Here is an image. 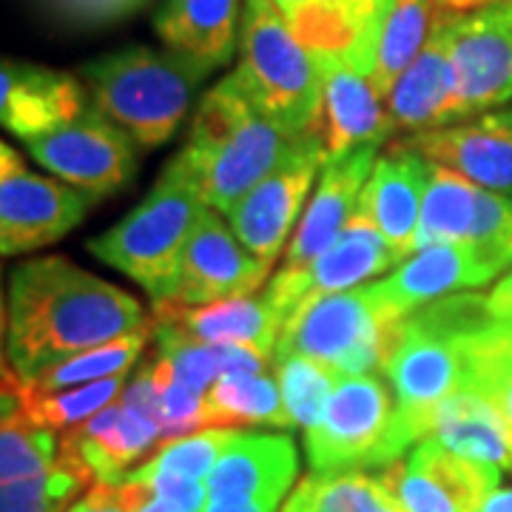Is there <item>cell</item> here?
Listing matches in <instances>:
<instances>
[{"instance_id": "cell-28", "label": "cell", "mask_w": 512, "mask_h": 512, "mask_svg": "<svg viewBox=\"0 0 512 512\" xmlns=\"http://www.w3.org/2000/svg\"><path fill=\"white\" fill-rule=\"evenodd\" d=\"M433 439H439L458 456L484 461L501 470L512 467V450L504 421L473 390H461L444 402L433 424Z\"/></svg>"}, {"instance_id": "cell-33", "label": "cell", "mask_w": 512, "mask_h": 512, "mask_svg": "<svg viewBox=\"0 0 512 512\" xmlns=\"http://www.w3.org/2000/svg\"><path fill=\"white\" fill-rule=\"evenodd\" d=\"M271 365H274V376L282 390V402H285L293 430L308 433L322 419L330 393L336 390L342 376L333 367L308 356H299V353L274 356Z\"/></svg>"}, {"instance_id": "cell-42", "label": "cell", "mask_w": 512, "mask_h": 512, "mask_svg": "<svg viewBox=\"0 0 512 512\" xmlns=\"http://www.w3.org/2000/svg\"><path fill=\"white\" fill-rule=\"evenodd\" d=\"M439 12H447V15H464V12H476L481 6H490V3H498V0H433Z\"/></svg>"}, {"instance_id": "cell-10", "label": "cell", "mask_w": 512, "mask_h": 512, "mask_svg": "<svg viewBox=\"0 0 512 512\" xmlns=\"http://www.w3.org/2000/svg\"><path fill=\"white\" fill-rule=\"evenodd\" d=\"M23 146L57 180L94 194L97 200L126 188L140 165V146L94 106L49 134L26 137Z\"/></svg>"}, {"instance_id": "cell-1", "label": "cell", "mask_w": 512, "mask_h": 512, "mask_svg": "<svg viewBox=\"0 0 512 512\" xmlns=\"http://www.w3.org/2000/svg\"><path fill=\"white\" fill-rule=\"evenodd\" d=\"M151 328V316L123 288L66 256H37L9 279L6 362L23 379L74 353Z\"/></svg>"}, {"instance_id": "cell-32", "label": "cell", "mask_w": 512, "mask_h": 512, "mask_svg": "<svg viewBox=\"0 0 512 512\" xmlns=\"http://www.w3.org/2000/svg\"><path fill=\"white\" fill-rule=\"evenodd\" d=\"M279 512H404L387 493L379 476L370 473H311L296 484Z\"/></svg>"}, {"instance_id": "cell-31", "label": "cell", "mask_w": 512, "mask_h": 512, "mask_svg": "<svg viewBox=\"0 0 512 512\" xmlns=\"http://www.w3.org/2000/svg\"><path fill=\"white\" fill-rule=\"evenodd\" d=\"M464 359V390H473L501 416L512 450V325L490 319L467 339Z\"/></svg>"}, {"instance_id": "cell-23", "label": "cell", "mask_w": 512, "mask_h": 512, "mask_svg": "<svg viewBox=\"0 0 512 512\" xmlns=\"http://www.w3.org/2000/svg\"><path fill=\"white\" fill-rule=\"evenodd\" d=\"M92 106L86 83L69 72L3 60L0 72V120L20 140L49 134L72 123Z\"/></svg>"}, {"instance_id": "cell-18", "label": "cell", "mask_w": 512, "mask_h": 512, "mask_svg": "<svg viewBox=\"0 0 512 512\" xmlns=\"http://www.w3.org/2000/svg\"><path fill=\"white\" fill-rule=\"evenodd\" d=\"M501 271H507V265L476 245H433L404 259L379 282H370V291L387 311L407 319L436 299L490 285Z\"/></svg>"}, {"instance_id": "cell-27", "label": "cell", "mask_w": 512, "mask_h": 512, "mask_svg": "<svg viewBox=\"0 0 512 512\" xmlns=\"http://www.w3.org/2000/svg\"><path fill=\"white\" fill-rule=\"evenodd\" d=\"M208 430H248L279 427L293 430L276 376L268 373H228L205 393Z\"/></svg>"}, {"instance_id": "cell-19", "label": "cell", "mask_w": 512, "mask_h": 512, "mask_svg": "<svg viewBox=\"0 0 512 512\" xmlns=\"http://www.w3.org/2000/svg\"><path fill=\"white\" fill-rule=\"evenodd\" d=\"M376 160H379V154L373 146L356 148V151L325 160L311 200H308V208L288 242L285 265H282L279 276L305 274L313 262L345 234V228L356 214L359 197L373 174Z\"/></svg>"}, {"instance_id": "cell-37", "label": "cell", "mask_w": 512, "mask_h": 512, "mask_svg": "<svg viewBox=\"0 0 512 512\" xmlns=\"http://www.w3.org/2000/svg\"><path fill=\"white\" fill-rule=\"evenodd\" d=\"M0 416V481L40 476L55 467L60 456V436H55V430L35 427L12 404H3Z\"/></svg>"}, {"instance_id": "cell-39", "label": "cell", "mask_w": 512, "mask_h": 512, "mask_svg": "<svg viewBox=\"0 0 512 512\" xmlns=\"http://www.w3.org/2000/svg\"><path fill=\"white\" fill-rule=\"evenodd\" d=\"M487 313L495 322L512 325V271L501 276L493 285V291L487 293Z\"/></svg>"}, {"instance_id": "cell-36", "label": "cell", "mask_w": 512, "mask_h": 512, "mask_svg": "<svg viewBox=\"0 0 512 512\" xmlns=\"http://www.w3.org/2000/svg\"><path fill=\"white\" fill-rule=\"evenodd\" d=\"M89 484H94L89 470L60 453L55 467L40 476L0 481V512H63Z\"/></svg>"}, {"instance_id": "cell-41", "label": "cell", "mask_w": 512, "mask_h": 512, "mask_svg": "<svg viewBox=\"0 0 512 512\" xmlns=\"http://www.w3.org/2000/svg\"><path fill=\"white\" fill-rule=\"evenodd\" d=\"M276 9L282 12V15H288L293 9H299V6H305V3H313V0H274ZM342 3H348L353 9H359V12H365L370 18H376V9H373V0H342ZM379 20V18H376Z\"/></svg>"}, {"instance_id": "cell-34", "label": "cell", "mask_w": 512, "mask_h": 512, "mask_svg": "<svg viewBox=\"0 0 512 512\" xmlns=\"http://www.w3.org/2000/svg\"><path fill=\"white\" fill-rule=\"evenodd\" d=\"M151 333H154V325L140 330V333L123 336V339H114L109 345H97V348L83 350V353H74L69 359L46 367L43 373H37L29 382L40 390H66V387H80V384L126 376L134 362L140 359Z\"/></svg>"}, {"instance_id": "cell-14", "label": "cell", "mask_w": 512, "mask_h": 512, "mask_svg": "<svg viewBox=\"0 0 512 512\" xmlns=\"http://www.w3.org/2000/svg\"><path fill=\"white\" fill-rule=\"evenodd\" d=\"M268 271L271 265L259 262L239 242L231 225L222 222L217 211L205 205L200 222L185 245L180 279L168 302L197 308V305H214L228 299H245L262 288Z\"/></svg>"}, {"instance_id": "cell-2", "label": "cell", "mask_w": 512, "mask_h": 512, "mask_svg": "<svg viewBox=\"0 0 512 512\" xmlns=\"http://www.w3.org/2000/svg\"><path fill=\"white\" fill-rule=\"evenodd\" d=\"M490 319L487 296L470 291L436 299L404 319L399 345L382 370L396 396V447L402 456L433 436L444 402L464 390V345Z\"/></svg>"}, {"instance_id": "cell-44", "label": "cell", "mask_w": 512, "mask_h": 512, "mask_svg": "<svg viewBox=\"0 0 512 512\" xmlns=\"http://www.w3.org/2000/svg\"><path fill=\"white\" fill-rule=\"evenodd\" d=\"M396 0H373V9H376V18L382 23V18L390 12V6H393Z\"/></svg>"}, {"instance_id": "cell-35", "label": "cell", "mask_w": 512, "mask_h": 512, "mask_svg": "<svg viewBox=\"0 0 512 512\" xmlns=\"http://www.w3.org/2000/svg\"><path fill=\"white\" fill-rule=\"evenodd\" d=\"M239 430H200L194 436L163 441L154 456L143 467L131 470L126 481L146 484L154 478H177V481H208L211 467L222 456L225 444L237 436Z\"/></svg>"}, {"instance_id": "cell-5", "label": "cell", "mask_w": 512, "mask_h": 512, "mask_svg": "<svg viewBox=\"0 0 512 512\" xmlns=\"http://www.w3.org/2000/svg\"><path fill=\"white\" fill-rule=\"evenodd\" d=\"M202 208L194 174L183 154H177L134 211L106 234L89 239V251L137 282L151 302H168Z\"/></svg>"}, {"instance_id": "cell-13", "label": "cell", "mask_w": 512, "mask_h": 512, "mask_svg": "<svg viewBox=\"0 0 512 512\" xmlns=\"http://www.w3.org/2000/svg\"><path fill=\"white\" fill-rule=\"evenodd\" d=\"M447 29L461 120L512 103V0L450 15Z\"/></svg>"}, {"instance_id": "cell-7", "label": "cell", "mask_w": 512, "mask_h": 512, "mask_svg": "<svg viewBox=\"0 0 512 512\" xmlns=\"http://www.w3.org/2000/svg\"><path fill=\"white\" fill-rule=\"evenodd\" d=\"M404 316L387 311L370 285L319 296L285 322L274 356L299 353L339 376L384 370L399 345Z\"/></svg>"}, {"instance_id": "cell-20", "label": "cell", "mask_w": 512, "mask_h": 512, "mask_svg": "<svg viewBox=\"0 0 512 512\" xmlns=\"http://www.w3.org/2000/svg\"><path fill=\"white\" fill-rule=\"evenodd\" d=\"M402 143L487 191L512 197V106L407 134Z\"/></svg>"}, {"instance_id": "cell-38", "label": "cell", "mask_w": 512, "mask_h": 512, "mask_svg": "<svg viewBox=\"0 0 512 512\" xmlns=\"http://www.w3.org/2000/svg\"><path fill=\"white\" fill-rule=\"evenodd\" d=\"M148 487L123 481V484H92V490L66 512H137L148 498Z\"/></svg>"}, {"instance_id": "cell-17", "label": "cell", "mask_w": 512, "mask_h": 512, "mask_svg": "<svg viewBox=\"0 0 512 512\" xmlns=\"http://www.w3.org/2000/svg\"><path fill=\"white\" fill-rule=\"evenodd\" d=\"M299 456L285 433H242L225 444L208 473V501L276 512L296 481Z\"/></svg>"}, {"instance_id": "cell-30", "label": "cell", "mask_w": 512, "mask_h": 512, "mask_svg": "<svg viewBox=\"0 0 512 512\" xmlns=\"http://www.w3.org/2000/svg\"><path fill=\"white\" fill-rule=\"evenodd\" d=\"M436 18H439V9L433 0H396L382 18L379 37H376L373 83L384 94V100L393 89V83L410 69V63L427 46Z\"/></svg>"}, {"instance_id": "cell-40", "label": "cell", "mask_w": 512, "mask_h": 512, "mask_svg": "<svg viewBox=\"0 0 512 512\" xmlns=\"http://www.w3.org/2000/svg\"><path fill=\"white\" fill-rule=\"evenodd\" d=\"M476 512H512V487H495L484 495V501L478 504Z\"/></svg>"}, {"instance_id": "cell-9", "label": "cell", "mask_w": 512, "mask_h": 512, "mask_svg": "<svg viewBox=\"0 0 512 512\" xmlns=\"http://www.w3.org/2000/svg\"><path fill=\"white\" fill-rule=\"evenodd\" d=\"M325 160L328 148L322 134L299 137L291 154L225 214L231 231L259 262L274 268L279 254L288 251Z\"/></svg>"}, {"instance_id": "cell-22", "label": "cell", "mask_w": 512, "mask_h": 512, "mask_svg": "<svg viewBox=\"0 0 512 512\" xmlns=\"http://www.w3.org/2000/svg\"><path fill=\"white\" fill-rule=\"evenodd\" d=\"M447 20L450 15L439 12L427 46L387 94V111L396 131L416 134V131L461 123L458 77L450 52Z\"/></svg>"}, {"instance_id": "cell-8", "label": "cell", "mask_w": 512, "mask_h": 512, "mask_svg": "<svg viewBox=\"0 0 512 512\" xmlns=\"http://www.w3.org/2000/svg\"><path fill=\"white\" fill-rule=\"evenodd\" d=\"M311 473H373L402 453L396 447V396L376 373L342 376L319 424L305 433Z\"/></svg>"}, {"instance_id": "cell-3", "label": "cell", "mask_w": 512, "mask_h": 512, "mask_svg": "<svg viewBox=\"0 0 512 512\" xmlns=\"http://www.w3.org/2000/svg\"><path fill=\"white\" fill-rule=\"evenodd\" d=\"M299 137L305 134L276 123L248 94L237 72H231L200 97L180 154L194 174L202 202L228 214L291 154Z\"/></svg>"}, {"instance_id": "cell-4", "label": "cell", "mask_w": 512, "mask_h": 512, "mask_svg": "<svg viewBox=\"0 0 512 512\" xmlns=\"http://www.w3.org/2000/svg\"><path fill=\"white\" fill-rule=\"evenodd\" d=\"M214 66L174 49L128 46L86 63L80 80L89 100L140 148L165 146L191 111Z\"/></svg>"}, {"instance_id": "cell-16", "label": "cell", "mask_w": 512, "mask_h": 512, "mask_svg": "<svg viewBox=\"0 0 512 512\" xmlns=\"http://www.w3.org/2000/svg\"><path fill=\"white\" fill-rule=\"evenodd\" d=\"M322 140L328 157L379 148L396 134L387 100L373 83V57H322Z\"/></svg>"}, {"instance_id": "cell-21", "label": "cell", "mask_w": 512, "mask_h": 512, "mask_svg": "<svg viewBox=\"0 0 512 512\" xmlns=\"http://www.w3.org/2000/svg\"><path fill=\"white\" fill-rule=\"evenodd\" d=\"M430 171V160H424L413 148L404 146L402 140H396L384 154H379L356 205V211L376 225V231L402 262L413 256Z\"/></svg>"}, {"instance_id": "cell-11", "label": "cell", "mask_w": 512, "mask_h": 512, "mask_svg": "<svg viewBox=\"0 0 512 512\" xmlns=\"http://www.w3.org/2000/svg\"><path fill=\"white\" fill-rule=\"evenodd\" d=\"M97 197L29 171L9 143L0 146V251L32 254L86 220Z\"/></svg>"}, {"instance_id": "cell-15", "label": "cell", "mask_w": 512, "mask_h": 512, "mask_svg": "<svg viewBox=\"0 0 512 512\" xmlns=\"http://www.w3.org/2000/svg\"><path fill=\"white\" fill-rule=\"evenodd\" d=\"M399 265H402V259L393 254V248L384 242L376 225L367 220L365 214L356 211L345 234L336 239L305 274H276L265 291V299L282 316V322H288L293 313L313 299L359 288L367 279L384 274V271H393Z\"/></svg>"}, {"instance_id": "cell-26", "label": "cell", "mask_w": 512, "mask_h": 512, "mask_svg": "<svg viewBox=\"0 0 512 512\" xmlns=\"http://www.w3.org/2000/svg\"><path fill=\"white\" fill-rule=\"evenodd\" d=\"M242 12L245 0H165L154 15V32L165 49L220 69L237 55Z\"/></svg>"}, {"instance_id": "cell-24", "label": "cell", "mask_w": 512, "mask_h": 512, "mask_svg": "<svg viewBox=\"0 0 512 512\" xmlns=\"http://www.w3.org/2000/svg\"><path fill=\"white\" fill-rule=\"evenodd\" d=\"M163 444V430L126 402L109 404L60 436V453L80 461L94 484H123L128 467Z\"/></svg>"}, {"instance_id": "cell-29", "label": "cell", "mask_w": 512, "mask_h": 512, "mask_svg": "<svg viewBox=\"0 0 512 512\" xmlns=\"http://www.w3.org/2000/svg\"><path fill=\"white\" fill-rule=\"evenodd\" d=\"M481 191L484 188L473 180L433 163L413 254L433 248V245H453V242L470 245L478 220Z\"/></svg>"}, {"instance_id": "cell-25", "label": "cell", "mask_w": 512, "mask_h": 512, "mask_svg": "<svg viewBox=\"0 0 512 512\" xmlns=\"http://www.w3.org/2000/svg\"><path fill=\"white\" fill-rule=\"evenodd\" d=\"M151 322L160 328L177 330L194 342L248 345L265 356H274L279 333L285 325L265 296H245V299H228V302L197 305V308L154 302Z\"/></svg>"}, {"instance_id": "cell-43", "label": "cell", "mask_w": 512, "mask_h": 512, "mask_svg": "<svg viewBox=\"0 0 512 512\" xmlns=\"http://www.w3.org/2000/svg\"><path fill=\"white\" fill-rule=\"evenodd\" d=\"M137 512H180V510H174L171 504H165L163 498H157V495H148L146 504H143Z\"/></svg>"}, {"instance_id": "cell-12", "label": "cell", "mask_w": 512, "mask_h": 512, "mask_svg": "<svg viewBox=\"0 0 512 512\" xmlns=\"http://www.w3.org/2000/svg\"><path fill=\"white\" fill-rule=\"evenodd\" d=\"M379 481L404 512H476L501 484V467L458 456L430 436L384 467Z\"/></svg>"}, {"instance_id": "cell-6", "label": "cell", "mask_w": 512, "mask_h": 512, "mask_svg": "<svg viewBox=\"0 0 512 512\" xmlns=\"http://www.w3.org/2000/svg\"><path fill=\"white\" fill-rule=\"evenodd\" d=\"M234 72L276 123L293 134H322V63L274 0H245Z\"/></svg>"}]
</instances>
